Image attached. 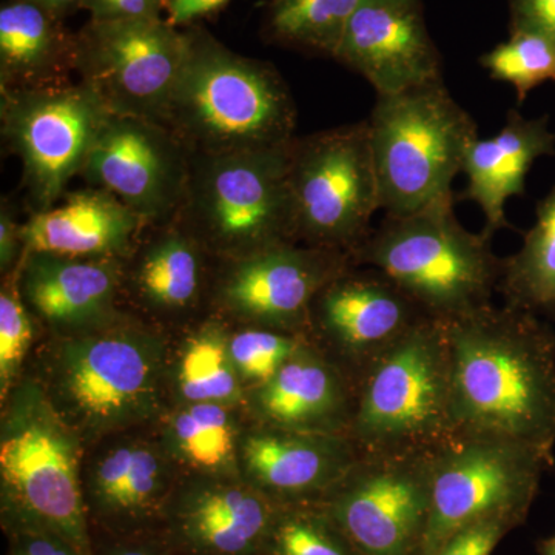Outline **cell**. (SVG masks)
Listing matches in <instances>:
<instances>
[{
    "label": "cell",
    "mask_w": 555,
    "mask_h": 555,
    "mask_svg": "<svg viewBox=\"0 0 555 555\" xmlns=\"http://www.w3.org/2000/svg\"><path fill=\"white\" fill-rule=\"evenodd\" d=\"M356 386L312 343L264 385L247 390L244 412L251 423L349 437Z\"/></svg>",
    "instance_id": "22"
},
{
    "label": "cell",
    "mask_w": 555,
    "mask_h": 555,
    "mask_svg": "<svg viewBox=\"0 0 555 555\" xmlns=\"http://www.w3.org/2000/svg\"><path fill=\"white\" fill-rule=\"evenodd\" d=\"M525 524L513 516L485 518L460 529L433 555H491L511 531Z\"/></svg>",
    "instance_id": "35"
},
{
    "label": "cell",
    "mask_w": 555,
    "mask_h": 555,
    "mask_svg": "<svg viewBox=\"0 0 555 555\" xmlns=\"http://www.w3.org/2000/svg\"><path fill=\"white\" fill-rule=\"evenodd\" d=\"M288 149L192 155L173 221L217 261L295 243Z\"/></svg>",
    "instance_id": "7"
},
{
    "label": "cell",
    "mask_w": 555,
    "mask_h": 555,
    "mask_svg": "<svg viewBox=\"0 0 555 555\" xmlns=\"http://www.w3.org/2000/svg\"><path fill=\"white\" fill-rule=\"evenodd\" d=\"M360 456L347 436L248 423L240 438V476L280 506L320 503Z\"/></svg>",
    "instance_id": "20"
},
{
    "label": "cell",
    "mask_w": 555,
    "mask_h": 555,
    "mask_svg": "<svg viewBox=\"0 0 555 555\" xmlns=\"http://www.w3.org/2000/svg\"><path fill=\"white\" fill-rule=\"evenodd\" d=\"M166 5L167 0H82L80 10L90 20H155Z\"/></svg>",
    "instance_id": "37"
},
{
    "label": "cell",
    "mask_w": 555,
    "mask_h": 555,
    "mask_svg": "<svg viewBox=\"0 0 555 555\" xmlns=\"http://www.w3.org/2000/svg\"><path fill=\"white\" fill-rule=\"evenodd\" d=\"M137 430L86 448L82 491L91 534H155L184 476L158 434Z\"/></svg>",
    "instance_id": "16"
},
{
    "label": "cell",
    "mask_w": 555,
    "mask_h": 555,
    "mask_svg": "<svg viewBox=\"0 0 555 555\" xmlns=\"http://www.w3.org/2000/svg\"><path fill=\"white\" fill-rule=\"evenodd\" d=\"M171 361L166 339L129 315L105 326L53 335L33 372L86 448L158 423Z\"/></svg>",
    "instance_id": "2"
},
{
    "label": "cell",
    "mask_w": 555,
    "mask_h": 555,
    "mask_svg": "<svg viewBox=\"0 0 555 555\" xmlns=\"http://www.w3.org/2000/svg\"><path fill=\"white\" fill-rule=\"evenodd\" d=\"M360 454L434 451L452 438L447 321L427 318L356 387L349 433Z\"/></svg>",
    "instance_id": "8"
},
{
    "label": "cell",
    "mask_w": 555,
    "mask_h": 555,
    "mask_svg": "<svg viewBox=\"0 0 555 555\" xmlns=\"http://www.w3.org/2000/svg\"><path fill=\"white\" fill-rule=\"evenodd\" d=\"M480 62L492 79L513 86L518 102H525L537 87L555 80V42L539 33L511 31Z\"/></svg>",
    "instance_id": "32"
},
{
    "label": "cell",
    "mask_w": 555,
    "mask_h": 555,
    "mask_svg": "<svg viewBox=\"0 0 555 555\" xmlns=\"http://www.w3.org/2000/svg\"><path fill=\"white\" fill-rule=\"evenodd\" d=\"M112 113L83 82L33 90H0V129L22 163L30 210L60 203L79 177Z\"/></svg>",
    "instance_id": "11"
},
{
    "label": "cell",
    "mask_w": 555,
    "mask_h": 555,
    "mask_svg": "<svg viewBox=\"0 0 555 555\" xmlns=\"http://www.w3.org/2000/svg\"><path fill=\"white\" fill-rule=\"evenodd\" d=\"M308 343L306 335L275 328L243 326L229 332L230 358L247 390L268 383Z\"/></svg>",
    "instance_id": "33"
},
{
    "label": "cell",
    "mask_w": 555,
    "mask_h": 555,
    "mask_svg": "<svg viewBox=\"0 0 555 555\" xmlns=\"http://www.w3.org/2000/svg\"><path fill=\"white\" fill-rule=\"evenodd\" d=\"M36 323L38 320L22 298L16 269L3 276L2 288H0V398L2 401L24 375L22 369L35 341Z\"/></svg>",
    "instance_id": "34"
},
{
    "label": "cell",
    "mask_w": 555,
    "mask_h": 555,
    "mask_svg": "<svg viewBox=\"0 0 555 555\" xmlns=\"http://www.w3.org/2000/svg\"><path fill=\"white\" fill-rule=\"evenodd\" d=\"M554 467L534 448L491 437H452L433 451V489L416 555H433L460 529L494 516L526 521L543 473Z\"/></svg>",
    "instance_id": "10"
},
{
    "label": "cell",
    "mask_w": 555,
    "mask_h": 555,
    "mask_svg": "<svg viewBox=\"0 0 555 555\" xmlns=\"http://www.w3.org/2000/svg\"><path fill=\"white\" fill-rule=\"evenodd\" d=\"M190 164L192 153L163 124L109 115L79 177L158 225L177 218Z\"/></svg>",
    "instance_id": "17"
},
{
    "label": "cell",
    "mask_w": 555,
    "mask_h": 555,
    "mask_svg": "<svg viewBox=\"0 0 555 555\" xmlns=\"http://www.w3.org/2000/svg\"><path fill=\"white\" fill-rule=\"evenodd\" d=\"M555 153V131L547 116L525 118L509 109L506 124L495 137L478 138L467 150L462 173L467 189L462 198L474 201L485 215L483 233L489 238L509 228L506 203L526 193V177L537 159Z\"/></svg>",
    "instance_id": "25"
},
{
    "label": "cell",
    "mask_w": 555,
    "mask_h": 555,
    "mask_svg": "<svg viewBox=\"0 0 555 555\" xmlns=\"http://www.w3.org/2000/svg\"><path fill=\"white\" fill-rule=\"evenodd\" d=\"M147 222L107 190L67 192L47 210L33 211L22 224L25 254L89 259H127Z\"/></svg>",
    "instance_id": "24"
},
{
    "label": "cell",
    "mask_w": 555,
    "mask_h": 555,
    "mask_svg": "<svg viewBox=\"0 0 555 555\" xmlns=\"http://www.w3.org/2000/svg\"><path fill=\"white\" fill-rule=\"evenodd\" d=\"M93 555H177L169 543L155 534L107 535L91 534Z\"/></svg>",
    "instance_id": "38"
},
{
    "label": "cell",
    "mask_w": 555,
    "mask_h": 555,
    "mask_svg": "<svg viewBox=\"0 0 555 555\" xmlns=\"http://www.w3.org/2000/svg\"><path fill=\"white\" fill-rule=\"evenodd\" d=\"M240 408L218 403L177 404L164 412L158 436L182 474L240 476L238 449L244 426Z\"/></svg>",
    "instance_id": "27"
},
{
    "label": "cell",
    "mask_w": 555,
    "mask_h": 555,
    "mask_svg": "<svg viewBox=\"0 0 555 555\" xmlns=\"http://www.w3.org/2000/svg\"><path fill=\"white\" fill-rule=\"evenodd\" d=\"M217 261L177 221L149 225L124 259L122 292L138 308L164 321L192 317L210 305Z\"/></svg>",
    "instance_id": "23"
},
{
    "label": "cell",
    "mask_w": 555,
    "mask_h": 555,
    "mask_svg": "<svg viewBox=\"0 0 555 555\" xmlns=\"http://www.w3.org/2000/svg\"><path fill=\"white\" fill-rule=\"evenodd\" d=\"M25 305L51 335L90 331L126 317L122 297L124 259L25 254L17 268Z\"/></svg>",
    "instance_id": "21"
},
{
    "label": "cell",
    "mask_w": 555,
    "mask_h": 555,
    "mask_svg": "<svg viewBox=\"0 0 555 555\" xmlns=\"http://www.w3.org/2000/svg\"><path fill=\"white\" fill-rule=\"evenodd\" d=\"M360 0H273L269 35L294 49L334 57Z\"/></svg>",
    "instance_id": "30"
},
{
    "label": "cell",
    "mask_w": 555,
    "mask_h": 555,
    "mask_svg": "<svg viewBox=\"0 0 555 555\" xmlns=\"http://www.w3.org/2000/svg\"><path fill=\"white\" fill-rule=\"evenodd\" d=\"M455 195L404 217H386L350 254L386 273L427 317L452 321L492 305L503 273L491 238L460 224Z\"/></svg>",
    "instance_id": "5"
},
{
    "label": "cell",
    "mask_w": 555,
    "mask_h": 555,
    "mask_svg": "<svg viewBox=\"0 0 555 555\" xmlns=\"http://www.w3.org/2000/svg\"><path fill=\"white\" fill-rule=\"evenodd\" d=\"M537 553L539 555H555V535L537 542Z\"/></svg>",
    "instance_id": "43"
},
{
    "label": "cell",
    "mask_w": 555,
    "mask_h": 555,
    "mask_svg": "<svg viewBox=\"0 0 555 555\" xmlns=\"http://www.w3.org/2000/svg\"><path fill=\"white\" fill-rule=\"evenodd\" d=\"M5 535L9 539L7 555H89L67 537L49 529H14Z\"/></svg>",
    "instance_id": "36"
},
{
    "label": "cell",
    "mask_w": 555,
    "mask_h": 555,
    "mask_svg": "<svg viewBox=\"0 0 555 555\" xmlns=\"http://www.w3.org/2000/svg\"><path fill=\"white\" fill-rule=\"evenodd\" d=\"M261 555H360L318 503L280 506Z\"/></svg>",
    "instance_id": "31"
},
{
    "label": "cell",
    "mask_w": 555,
    "mask_h": 555,
    "mask_svg": "<svg viewBox=\"0 0 555 555\" xmlns=\"http://www.w3.org/2000/svg\"><path fill=\"white\" fill-rule=\"evenodd\" d=\"M25 2L35 3L40 9L50 11L54 16L64 20L65 16L72 14L73 11L80 10L82 0H25Z\"/></svg>",
    "instance_id": "42"
},
{
    "label": "cell",
    "mask_w": 555,
    "mask_h": 555,
    "mask_svg": "<svg viewBox=\"0 0 555 555\" xmlns=\"http://www.w3.org/2000/svg\"><path fill=\"white\" fill-rule=\"evenodd\" d=\"M86 444L24 374L2 401L0 524L3 532L40 528L93 555L82 491Z\"/></svg>",
    "instance_id": "4"
},
{
    "label": "cell",
    "mask_w": 555,
    "mask_h": 555,
    "mask_svg": "<svg viewBox=\"0 0 555 555\" xmlns=\"http://www.w3.org/2000/svg\"><path fill=\"white\" fill-rule=\"evenodd\" d=\"M452 437H491L554 462L555 332L535 313L486 306L448 321Z\"/></svg>",
    "instance_id": "1"
},
{
    "label": "cell",
    "mask_w": 555,
    "mask_h": 555,
    "mask_svg": "<svg viewBox=\"0 0 555 555\" xmlns=\"http://www.w3.org/2000/svg\"><path fill=\"white\" fill-rule=\"evenodd\" d=\"M499 292L505 305L555 321V184L537 204L521 247L503 258Z\"/></svg>",
    "instance_id": "29"
},
{
    "label": "cell",
    "mask_w": 555,
    "mask_h": 555,
    "mask_svg": "<svg viewBox=\"0 0 555 555\" xmlns=\"http://www.w3.org/2000/svg\"><path fill=\"white\" fill-rule=\"evenodd\" d=\"M288 190L295 243L352 254L382 210L367 120L295 138Z\"/></svg>",
    "instance_id": "9"
},
{
    "label": "cell",
    "mask_w": 555,
    "mask_h": 555,
    "mask_svg": "<svg viewBox=\"0 0 555 555\" xmlns=\"http://www.w3.org/2000/svg\"><path fill=\"white\" fill-rule=\"evenodd\" d=\"M278 509L241 476L184 474L158 534L177 555H261Z\"/></svg>",
    "instance_id": "18"
},
{
    "label": "cell",
    "mask_w": 555,
    "mask_h": 555,
    "mask_svg": "<svg viewBox=\"0 0 555 555\" xmlns=\"http://www.w3.org/2000/svg\"><path fill=\"white\" fill-rule=\"evenodd\" d=\"M427 318L382 270L350 264L317 295L308 338L357 387L379 358Z\"/></svg>",
    "instance_id": "15"
},
{
    "label": "cell",
    "mask_w": 555,
    "mask_h": 555,
    "mask_svg": "<svg viewBox=\"0 0 555 555\" xmlns=\"http://www.w3.org/2000/svg\"><path fill=\"white\" fill-rule=\"evenodd\" d=\"M224 318H208L182 341L170 367L177 404L218 403L243 408L247 387L233 366Z\"/></svg>",
    "instance_id": "28"
},
{
    "label": "cell",
    "mask_w": 555,
    "mask_h": 555,
    "mask_svg": "<svg viewBox=\"0 0 555 555\" xmlns=\"http://www.w3.org/2000/svg\"><path fill=\"white\" fill-rule=\"evenodd\" d=\"M184 56V31L163 17L90 20L76 33L79 80L112 115L159 122Z\"/></svg>",
    "instance_id": "13"
},
{
    "label": "cell",
    "mask_w": 555,
    "mask_h": 555,
    "mask_svg": "<svg viewBox=\"0 0 555 555\" xmlns=\"http://www.w3.org/2000/svg\"><path fill=\"white\" fill-rule=\"evenodd\" d=\"M232 0H167V22L173 27L193 25L201 17L211 16L224 9Z\"/></svg>",
    "instance_id": "41"
},
{
    "label": "cell",
    "mask_w": 555,
    "mask_h": 555,
    "mask_svg": "<svg viewBox=\"0 0 555 555\" xmlns=\"http://www.w3.org/2000/svg\"><path fill=\"white\" fill-rule=\"evenodd\" d=\"M367 122L386 217L415 214L452 195V182L478 139L476 120L443 79L377 96Z\"/></svg>",
    "instance_id": "6"
},
{
    "label": "cell",
    "mask_w": 555,
    "mask_h": 555,
    "mask_svg": "<svg viewBox=\"0 0 555 555\" xmlns=\"http://www.w3.org/2000/svg\"><path fill=\"white\" fill-rule=\"evenodd\" d=\"M76 33L61 17L25 0L0 9V90H33L72 82Z\"/></svg>",
    "instance_id": "26"
},
{
    "label": "cell",
    "mask_w": 555,
    "mask_h": 555,
    "mask_svg": "<svg viewBox=\"0 0 555 555\" xmlns=\"http://www.w3.org/2000/svg\"><path fill=\"white\" fill-rule=\"evenodd\" d=\"M184 36V62L159 124L192 155L292 144L297 105L280 72L241 56L198 25Z\"/></svg>",
    "instance_id": "3"
},
{
    "label": "cell",
    "mask_w": 555,
    "mask_h": 555,
    "mask_svg": "<svg viewBox=\"0 0 555 555\" xmlns=\"http://www.w3.org/2000/svg\"><path fill=\"white\" fill-rule=\"evenodd\" d=\"M217 262L210 306L219 317L306 337L317 295L353 264L347 251L298 243Z\"/></svg>",
    "instance_id": "14"
},
{
    "label": "cell",
    "mask_w": 555,
    "mask_h": 555,
    "mask_svg": "<svg viewBox=\"0 0 555 555\" xmlns=\"http://www.w3.org/2000/svg\"><path fill=\"white\" fill-rule=\"evenodd\" d=\"M433 489V451L360 454L318 505L360 555H416Z\"/></svg>",
    "instance_id": "12"
},
{
    "label": "cell",
    "mask_w": 555,
    "mask_h": 555,
    "mask_svg": "<svg viewBox=\"0 0 555 555\" xmlns=\"http://www.w3.org/2000/svg\"><path fill=\"white\" fill-rule=\"evenodd\" d=\"M511 31H531L555 42V0H509Z\"/></svg>",
    "instance_id": "39"
},
{
    "label": "cell",
    "mask_w": 555,
    "mask_h": 555,
    "mask_svg": "<svg viewBox=\"0 0 555 555\" xmlns=\"http://www.w3.org/2000/svg\"><path fill=\"white\" fill-rule=\"evenodd\" d=\"M334 60L363 76L377 96L443 79L420 0H360Z\"/></svg>",
    "instance_id": "19"
},
{
    "label": "cell",
    "mask_w": 555,
    "mask_h": 555,
    "mask_svg": "<svg viewBox=\"0 0 555 555\" xmlns=\"http://www.w3.org/2000/svg\"><path fill=\"white\" fill-rule=\"evenodd\" d=\"M22 224L14 215V207L9 199L0 204V270L2 276L14 272L24 258V241H22Z\"/></svg>",
    "instance_id": "40"
}]
</instances>
